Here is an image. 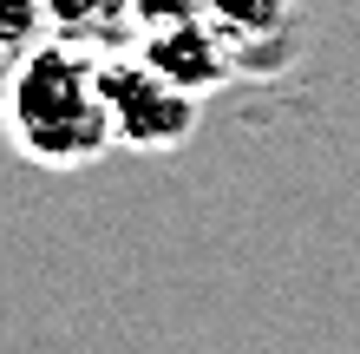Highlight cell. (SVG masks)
I'll return each mask as SVG.
<instances>
[{"mask_svg":"<svg viewBox=\"0 0 360 354\" xmlns=\"http://www.w3.org/2000/svg\"><path fill=\"white\" fill-rule=\"evenodd\" d=\"M0 138L39 171H86L112 151V112L98 92V53L66 39L0 59Z\"/></svg>","mask_w":360,"mask_h":354,"instance_id":"cell-1","label":"cell"},{"mask_svg":"<svg viewBox=\"0 0 360 354\" xmlns=\"http://www.w3.org/2000/svg\"><path fill=\"white\" fill-rule=\"evenodd\" d=\"M98 92H105V112H112V138L124 151H177L203 118V99L184 92L177 79H164L131 46L98 59Z\"/></svg>","mask_w":360,"mask_h":354,"instance_id":"cell-2","label":"cell"},{"mask_svg":"<svg viewBox=\"0 0 360 354\" xmlns=\"http://www.w3.org/2000/svg\"><path fill=\"white\" fill-rule=\"evenodd\" d=\"M203 13L229 39V59H236L243 79H269V72L295 66V46H302L295 0H210Z\"/></svg>","mask_w":360,"mask_h":354,"instance_id":"cell-3","label":"cell"},{"mask_svg":"<svg viewBox=\"0 0 360 354\" xmlns=\"http://www.w3.org/2000/svg\"><path fill=\"white\" fill-rule=\"evenodd\" d=\"M131 53L151 59L164 79H177V86L197 92V99H210L217 86H229V79H236L229 39L210 27V13H197V20H164V27H138Z\"/></svg>","mask_w":360,"mask_h":354,"instance_id":"cell-4","label":"cell"},{"mask_svg":"<svg viewBox=\"0 0 360 354\" xmlns=\"http://www.w3.org/2000/svg\"><path fill=\"white\" fill-rule=\"evenodd\" d=\"M46 20H53V39L98 59L138 39V0H46Z\"/></svg>","mask_w":360,"mask_h":354,"instance_id":"cell-5","label":"cell"},{"mask_svg":"<svg viewBox=\"0 0 360 354\" xmlns=\"http://www.w3.org/2000/svg\"><path fill=\"white\" fill-rule=\"evenodd\" d=\"M53 39V20H46V0H0V59Z\"/></svg>","mask_w":360,"mask_h":354,"instance_id":"cell-6","label":"cell"},{"mask_svg":"<svg viewBox=\"0 0 360 354\" xmlns=\"http://www.w3.org/2000/svg\"><path fill=\"white\" fill-rule=\"evenodd\" d=\"M210 0H138V27H164V20H197Z\"/></svg>","mask_w":360,"mask_h":354,"instance_id":"cell-7","label":"cell"}]
</instances>
